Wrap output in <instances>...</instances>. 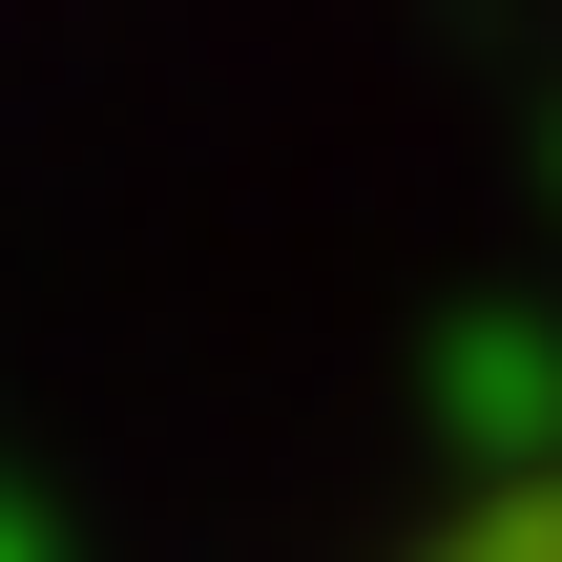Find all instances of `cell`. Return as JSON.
Instances as JSON below:
<instances>
[{"mask_svg": "<svg viewBox=\"0 0 562 562\" xmlns=\"http://www.w3.org/2000/svg\"><path fill=\"white\" fill-rule=\"evenodd\" d=\"M396 562H562V459H542V480H501V501H459L438 542H396Z\"/></svg>", "mask_w": 562, "mask_h": 562, "instance_id": "1", "label": "cell"}]
</instances>
